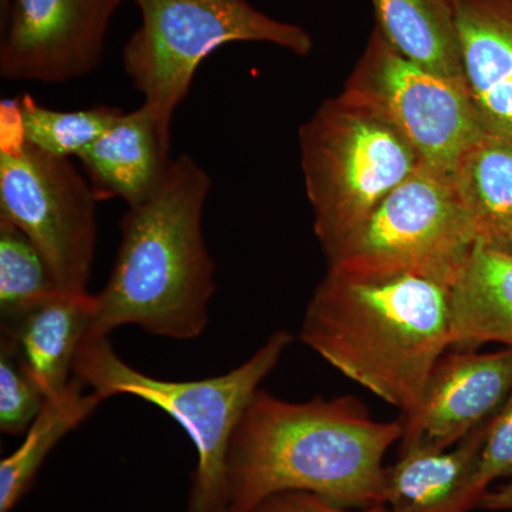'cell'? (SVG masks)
Returning a JSON list of instances; mask_svg holds the SVG:
<instances>
[{"label":"cell","instance_id":"obj_15","mask_svg":"<svg viewBox=\"0 0 512 512\" xmlns=\"http://www.w3.org/2000/svg\"><path fill=\"white\" fill-rule=\"evenodd\" d=\"M96 296L57 292L13 322L2 335L15 342L26 369L47 399L66 389L73 379L80 343L92 329Z\"/></svg>","mask_w":512,"mask_h":512},{"label":"cell","instance_id":"obj_14","mask_svg":"<svg viewBox=\"0 0 512 512\" xmlns=\"http://www.w3.org/2000/svg\"><path fill=\"white\" fill-rule=\"evenodd\" d=\"M488 423L447 450L400 453L386 468L384 507L392 512H468Z\"/></svg>","mask_w":512,"mask_h":512},{"label":"cell","instance_id":"obj_8","mask_svg":"<svg viewBox=\"0 0 512 512\" xmlns=\"http://www.w3.org/2000/svg\"><path fill=\"white\" fill-rule=\"evenodd\" d=\"M97 201L69 158L30 146L16 100H2L0 215L39 249L60 292H87L96 252Z\"/></svg>","mask_w":512,"mask_h":512},{"label":"cell","instance_id":"obj_23","mask_svg":"<svg viewBox=\"0 0 512 512\" xmlns=\"http://www.w3.org/2000/svg\"><path fill=\"white\" fill-rule=\"evenodd\" d=\"M507 477H512V393L500 412L488 421L474 478L476 505L494 481Z\"/></svg>","mask_w":512,"mask_h":512},{"label":"cell","instance_id":"obj_21","mask_svg":"<svg viewBox=\"0 0 512 512\" xmlns=\"http://www.w3.org/2000/svg\"><path fill=\"white\" fill-rule=\"evenodd\" d=\"M15 100L25 140L43 153L62 158L79 156L124 113L106 106L74 111L47 109L30 94Z\"/></svg>","mask_w":512,"mask_h":512},{"label":"cell","instance_id":"obj_19","mask_svg":"<svg viewBox=\"0 0 512 512\" xmlns=\"http://www.w3.org/2000/svg\"><path fill=\"white\" fill-rule=\"evenodd\" d=\"M83 382L73 376L66 389L49 397L42 412L26 431L22 446L0 463V512H10L29 490L50 451L70 431L92 416L103 402L96 393H84Z\"/></svg>","mask_w":512,"mask_h":512},{"label":"cell","instance_id":"obj_16","mask_svg":"<svg viewBox=\"0 0 512 512\" xmlns=\"http://www.w3.org/2000/svg\"><path fill=\"white\" fill-rule=\"evenodd\" d=\"M512 349V251L477 242L451 288V346Z\"/></svg>","mask_w":512,"mask_h":512},{"label":"cell","instance_id":"obj_7","mask_svg":"<svg viewBox=\"0 0 512 512\" xmlns=\"http://www.w3.org/2000/svg\"><path fill=\"white\" fill-rule=\"evenodd\" d=\"M477 235L451 177L421 167L326 254L328 271L412 274L453 288Z\"/></svg>","mask_w":512,"mask_h":512},{"label":"cell","instance_id":"obj_24","mask_svg":"<svg viewBox=\"0 0 512 512\" xmlns=\"http://www.w3.org/2000/svg\"><path fill=\"white\" fill-rule=\"evenodd\" d=\"M254 512H392L384 505L369 508H345L329 503L318 495L286 491L268 498Z\"/></svg>","mask_w":512,"mask_h":512},{"label":"cell","instance_id":"obj_18","mask_svg":"<svg viewBox=\"0 0 512 512\" xmlns=\"http://www.w3.org/2000/svg\"><path fill=\"white\" fill-rule=\"evenodd\" d=\"M376 28L404 57L464 83L453 0H372Z\"/></svg>","mask_w":512,"mask_h":512},{"label":"cell","instance_id":"obj_22","mask_svg":"<svg viewBox=\"0 0 512 512\" xmlns=\"http://www.w3.org/2000/svg\"><path fill=\"white\" fill-rule=\"evenodd\" d=\"M47 396L26 369L15 342L2 335L0 343V430L9 436L26 434L42 412Z\"/></svg>","mask_w":512,"mask_h":512},{"label":"cell","instance_id":"obj_13","mask_svg":"<svg viewBox=\"0 0 512 512\" xmlns=\"http://www.w3.org/2000/svg\"><path fill=\"white\" fill-rule=\"evenodd\" d=\"M170 141L153 114L123 113L106 133L80 153V163L97 200L121 198L128 207L153 192L170 164Z\"/></svg>","mask_w":512,"mask_h":512},{"label":"cell","instance_id":"obj_2","mask_svg":"<svg viewBox=\"0 0 512 512\" xmlns=\"http://www.w3.org/2000/svg\"><path fill=\"white\" fill-rule=\"evenodd\" d=\"M301 339L406 416L451 348V286L412 274L328 271L306 309Z\"/></svg>","mask_w":512,"mask_h":512},{"label":"cell","instance_id":"obj_25","mask_svg":"<svg viewBox=\"0 0 512 512\" xmlns=\"http://www.w3.org/2000/svg\"><path fill=\"white\" fill-rule=\"evenodd\" d=\"M476 508L488 511H512V481L511 483L481 495Z\"/></svg>","mask_w":512,"mask_h":512},{"label":"cell","instance_id":"obj_26","mask_svg":"<svg viewBox=\"0 0 512 512\" xmlns=\"http://www.w3.org/2000/svg\"><path fill=\"white\" fill-rule=\"evenodd\" d=\"M10 0H0V22L8 15Z\"/></svg>","mask_w":512,"mask_h":512},{"label":"cell","instance_id":"obj_11","mask_svg":"<svg viewBox=\"0 0 512 512\" xmlns=\"http://www.w3.org/2000/svg\"><path fill=\"white\" fill-rule=\"evenodd\" d=\"M511 393L512 349L446 353L416 409L400 419V453L456 446L493 419Z\"/></svg>","mask_w":512,"mask_h":512},{"label":"cell","instance_id":"obj_9","mask_svg":"<svg viewBox=\"0 0 512 512\" xmlns=\"http://www.w3.org/2000/svg\"><path fill=\"white\" fill-rule=\"evenodd\" d=\"M343 90L375 106L412 144L424 168L447 177L487 133L466 84L407 59L376 26Z\"/></svg>","mask_w":512,"mask_h":512},{"label":"cell","instance_id":"obj_5","mask_svg":"<svg viewBox=\"0 0 512 512\" xmlns=\"http://www.w3.org/2000/svg\"><path fill=\"white\" fill-rule=\"evenodd\" d=\"M313 229L325 255L423 167L419 154L372 104L342 90L299 130Z\"/></svg>","mask_w":512,"mask_h":512},{"label":"cell","instance_id":"obj_10","mask_svg":"<svg viewBox=\"0 0 512 512\" xmlns=\"http://www.w3.org/2000/svg\"><path fill=\"white\" fill-rule=\"evenodd\" d=\"M123 0H10L2 20L0 76L64 83L99 67L114 12Z\"/></svg>","mask_w":512,"mask_h":512},{"label":"cell","instance_id":"obj_4","mask_svg":"<svg viewBox=\"0 0 512 512\" xmlns=\"http://www.w3.org/2000/svg\"><path fill=\"white\" fill-rule=\"evenodd\" d=\"M291 342V333L278 330L231 372L174 382L138 372L117 356L109 336L87 333L74 359L73 376L92 387L101 400L131 394L173 417L197 450L188 512H228L229 441L259 384L275 369Z\"/></svg>","mask_w":512,"mask_h":512},{"label":"cell","instance_id":"obj_6","mask_svg":"<svg viewBox=\"0 0 512 512\" xmlns=\"http://www.w3.org/2000/svg\"><path fill=\"white\" fill-rule=\"evenodd\" d=\"M141 25L124 47L123 64L161 134L170 141L175 110L205 57L235 42L268 43L296 56L313 49L301 26L281 22L247 0H136Z\"/></svg>","mask_w":512,"mask_h":512},{"label":"cell","instance_id":"obj_12","mask_svg":"<svg viewBox=\"0 0 512 512\" xmlns=\"http://www.w3.org/2000/svg\"><path fill=\"white\" fill-rule=\"evenodd\" d=\"M467 92L487 133L512 141V0H453Z\"/></svg>","mask_w":512,"mask_h":512},{"label":"cell","instance_id":"obj_1","mask_svg":"<svg viewBox=\"0 0 512 512\" xmlns=\"http://www.w3.org/2000/svg\"><path fill=\"white\" fill-rule=\"evenodd\" d=\"M402 436V420L373 419L355 397L293 403L258 390L229 441L228 512H254L286 491L383 505L384 456Z\"/></svg>","mask_w":512,"mask_h":512},{"label":"cell","instance_id":"obj_17","mask_svg":"<svg viewBox=\"0 0 512 512\" xmlns=\"http://www.w3.org/2000/svg\"><path fill=\"white\" fill-rule=\"evenodd\" d=\"M451 181L477 242L512 251V141L485 133L464 151Z\"/></svg>","mask_w":512,"mask_h":512},{"label":"cell","instance_id":"obj_20","mask_svg":"<svg viewBox=\"0 0 512 512\" xmlns=\"http://www.w3.org/2000/svg\"><path fill=\"white\" fill-rule=\"evenodd\" d=\"M59 291L55 278L25 232L0 215V315L12 325Z\"/></svg>","mask_w":512,"mask_h":512},{"label":"cell","instance_id":"obj_3","mask_svg":"<svg viewBox=\"0 0 512 512\" xmlns=\"http://www.w3.org/2000/svg\"><path fill=\"white\" fill-rule=\"evenodd\" d=\"M211 185L210 175L184 154L171 158L147 198L128 207L116 264L94 295L89 333L109 336L136 325L151 335L190 340L204 332L217 288L202 232Z\"/></svg>","mask_w":512,"mask_h":512}]
</instances>
